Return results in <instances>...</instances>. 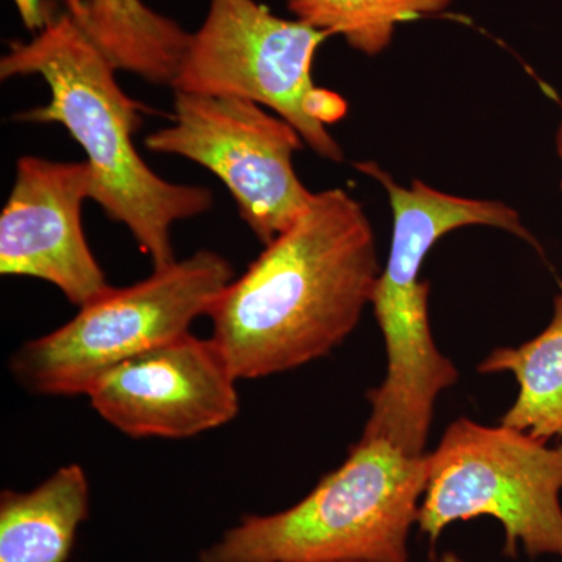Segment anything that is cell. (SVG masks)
<instances>
[{
	"instance_id": "14",
	"label": "cell",
	"mask_w": 562,
	"mask_h": 562,
	"mask_svg": "<svg viewBox=\"0 0 562 562\" xmlns=\"http://www.w3.org/2000/svg\"><path fill=\"white\" fill-rule=\"evenodd\" d=\"M452 0H286L295 20L339 35L351 49L375 57L391 46L403 22L441 13Z\"/></svg>"
},
{
	"instance_id": "17",
	"label": "cell",
	"mask_w": 562,
	"mask_h": 562,
	"mask_svg": "<svg viewBox=\"0 0 562 562\" xmlns=\"http://www.w3.org/2000/svg\"><path fill=\"white\" fill-rule=\"evenodd\" d=\"M557 149H558V155H560V158L562 160V121H561L560 127H558V133H557ZM561 190H562V183H561Z\"/></svg>"
},
{
	"instance_id": "13",
	"label": "cell",
	"mask_w": 562,
	"mask_h": 562,
	"mask_svg": "<svg viewBox=\"0 0 562 562\" xmlns=\"http://www.w3.org/2000/svg\"><path fill=\"white\" fill-rule=\"evenodd\" d=\"M479 372L512 373L519 384L501 424L538 441L562 439V290L554 299L552 321L538 336L517 347L492 350Z\"/></svg>"
},
{
	"instance_id": "4",
	"label": "cell",
	"mask_w": 562,
	"mask_h": 562,
	"mask_svg": "<svg viewBox=\"0 0 562 562\" xmlns=\"http://www.w3.org/2000/svg\"><path fill=\"white\" fill-rule=\"evenodd\" d=\"M427 476L428 453L362 432L305 498L284 512L244 516L201 562H409Z\"/></svg>"
},
{
	"instance_id": "15",
	"label": "cell",
	"mask_w": 562,
	"mask_h": 562,
	"mask_svg": "<svg viewBox=\"0 0 562 562\" xmlns=\"http://www.w3.org/2000/svg\"><path fill=\"white\" fill-rule=\"evenodd\" d=\"M20 13L22 24L32 32H40L49 22L52 14L47 13L41 0H13Z\"/></svg>"
},
{
	"instance_id": "8",
	"label": "cell",
	"mask_w": 562,
	"mask_h": 562,
	"mask_svg": "<svg viewBox=\"0 0 562 562\" xmlns=\"http://www.w3.org/2000/svg\"><path fill=\"white\" fill-rule=\"evenodd\" d=\"M146 147L213 172L265 246L291 227L313 199L292 162L303 147L301 133L246 99L176 92L173 124L150 133Z\"/></svg>"
},
{
	"instance_id": "3",
	"label": "cell",
	"mask_w": 562,
	"mask_h": 562,
	"mask_svg": "<svg viewBox=\"0 0 562 562\" xmlns=\"http://www.w3.org/2000/svg\"><path fill=\"white\" fill-rule=\"evenodd\" d=\"M357 168L382 184L392 210L390 255L371 303L386 350V375L369 391L371 414L362 432L425 454L436 402L460 380L432 338L430 283L420 276L425 258L447 233L476 225L512 233L539 251L541 246L506 203L460 198L422 180L403 187L373 161L358 162Z\"/></svg>"
},
{
	"instance_id": "10",
	"label": "cell",
	"mask_w": 562,
	"mask_h": 562,
	"mask_svg": "<svg viewBox=\"0 0 562 562\" xmlns=\"http://www.w3.org/2000/svg\"><path fill=\"white\" fill-rule=\"evenodd\" d=\"M92 194L90 162L20 158L0 216V273L47 281L80 308L109 292L81 224Z\"/></svg>"
},
{
	"instance_id": "5",
	"label": "cell",
	"mask_w": 562,
	"mask_h": 562,
	"mask_svg": "<svg viewBox=\"0 0 562 562\" xmlns=\"http://www.w3.org/2000/svg\"><path fill=\"white\" fill-rule=\"evenodd\" d=\"M227 258L199 250L81 306L68 324L25 342L10 371L33 394L87 395L103 373L190 333L235 280Z\"/></svg>"
},
{
	"instance_id": "18",
	"label": "cell",
	"mask_w": 562,
	"mask_h": 562,
	"mask_svg": "<svg viewBox=\"0 0 562 562\" xmlns=\"http://www.w3.org/2000/svg\"><path fill=\"white\" fill-rule=\"evenodd\" d=\"M290 562H358V561H290Z\"/></svg>"
},
{
	"instance_id": "11",
	"label": "cell",
	"mask_w": 562,
	"mask_h": 562,
	"mask_svg": "<svg viewBox=\"0 0 562 562\" xmlns=\"http://www.w3.org/2000/svg\"><path fill=\"white\" fill-rule=\"evenodd\" d=\"M90 513V483L79 464L63 465L27 492L0 495V562H68Z\"/></svg>"
},
{
	"instance_id": "1",
	"label": "cell",
	"mask_w": 562,
	"mask_h": 562,
	"mask_svg": "<svg viewBox=\"0 0 562 562\" xmlns=\"http://www.w3.org/2000/svg\"><path fill=\"white\" fill-rule=\"evenodd\" d=\"M380 272L361 203L339 188L314 192L291 227L214 303L211 338L238 380L302 368L349 338Z\"/></svg>"
},
{
	"instance_id": "6",
	"label": "cell",
	"mask_w": 562,
	"mask_h": 562,
	"mask_svg": "<svg viewBox=\"0 0 562 562\" xmlns=\"http://www.w3.org/2000/svg\"><path fill=\"white\" fill-rule=\"evenodd\" d=\"M561 492L562 443L460 417L428 453L417 528L435 546L450 525L492 517L506 557L562 560Z\"/></svg>"
},
{
	"instance_id": "7",
	"label": "cell",
	"mask_w": 562,
	"mask_h": 562,
	"mask_svg": "<svg viewBox=\"0 0 562 562\" xmlns=\"http://www.w3.org/2000/svg\"><path fill=\"white\" fill-rule=\"evenodd\" d=\"M327 36L276 16L257 0H210L172 88L258 103L290 122L322 158L341 162L342 147L328 125L346 116L347 102L316 87L312 76L314 55Z\"/></svg>"
},
{
	"instance_id": "2",
	"label": "cell",
	"mask_w": 562,
	"mask_h": 562,
	"mask_svg": "<svg viewBox=\"0 0 562 562\" xmlns=\"http://www.w3.org/2000/svg\"><path fill=\"white\" fill-rule=\"evenodd\" d=\"M113 65L68 13L52 16L27 43H13L0 60L3 80L40 76L50 101L20 114L35 124H61L87 154L94 194L110 220L125 225L155 269L176 261V222L206 213L213 195L203 187L177 184L157 176L133 144L143 106L117 85Z\"/></svg>"
},
{
	"instance_id": "16",
	"label": "cell",
	"mask_w": 562,
	"mask_h": 562,
	"mask_svg": "<svg viewBox=\"0 0 562 562\" xmlns=\"http://www.w3.org/2000/svg\"><path fill=\"white\" fill-rule=\"evenodd\" d=\"M436 562H464L460 554H457L454 552H446L442 553L441 557L438 558V561Z\"/></svg>"
},
{
	"instance_id": "9",
	"label": "cell",
	"mask_w": 562,
	"mask_h": 562,
	"mask_svg": "<svg viewBox=\"0 0 562 562\" xmlns=\"http://www.w3.org/2000/svg\"><path fill=\"white\" fill-rule=\"evenodd\" d=\"M236 382L213 338L188 333L103 373L87 395L131 438L187 439L235 419Z\"/></svg>"
},
{
	"instance_id": "12",
	"label": "cell",
	"mask_w": 562,
	"mask_h": 562,
	"mask_svg": "<svg viewBox=\"0 0 562 562\" xmlns=\"http://www.w3.org/2000/svg\"><path fill=\"white\" fill-rule=\"evenodd\" d=\"M66 13L116 69L171 85L191 33L143 0H63Z\"/></svg>"
}]
</instances>
